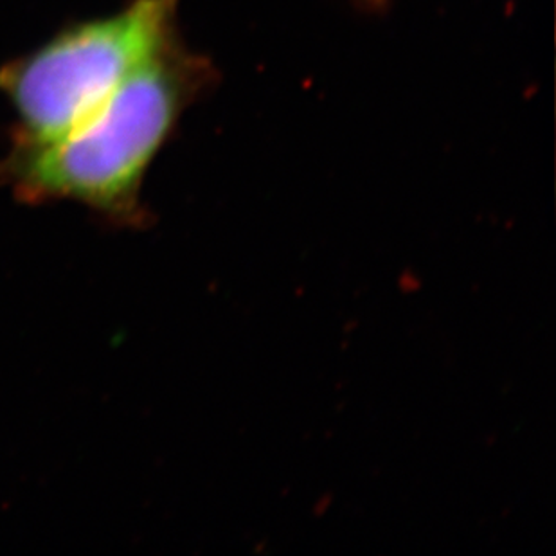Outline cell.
I'll return each instance as SVG.
<instances>
[{
	"mask_svg": "<svg viewBox=\"0 0 556 556\" xmlns=\"http://www.w3.org/2000/svg\"><path fill=\"white\" fill-rule=\"evenodd\" d=\"M177 8L179 0H134L2 67L0 90L16 116L11 142L53 141L98 111L177 29Z\"/></svg>",
	"mask_w": 556,
	"mask_h": 556,
	"instance_id": "obj_2",
	"label": "cell"
},
{
	"mask_svg": "<svg viewBox=\"0 0 556 556\" xmlns=\"http://www.w3.org/2000/svg\"><path fill=\"white\" fill-rule=\"evenodd\" d=\"M358 4L366 5V8H382L388 0H357Z\"/></svg>",
	"mask_w": 556,
	"mask_h": 556,
	"instance_id": "obj_3",
	"label": "cell"
},
{
	"mask_svg": "<svg viewBox=\"0 0 556 556\" xmlns=\"http://www.w3.org/2000/svg\"><path fill=\"white\" fill-rule=\"evenodd\" d=\"M215 67L175 29L116 92L67 134L11 142L0 180L26 202L73 200L116 226H141V186L182 112L210 87Z\"/></svg>",
	"mask_w": 556,
	"mask_h": 556,
	"instance_id": "obj_1",
	"label": "cell"
}]
</instances>
